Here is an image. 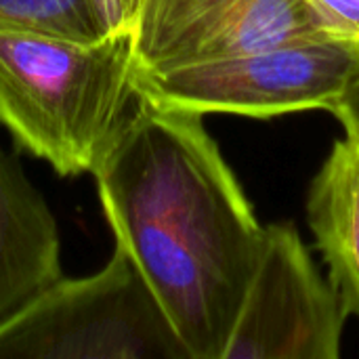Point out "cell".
Returning a JSON list of instances; mask_svg holds the SVG:
<instances>
[{"label": "cell", "instance_id": "6da1fadb", "mask_svg": "<svg viewBox=\"0 0 359 359\" xmlns=\"http://www.w3.org/2000/svg\"><path fill=\"white\" fill-rule=\"evenodd\" d=\"M200 114L137 97L90 172L114 240L191 359H223L263 231Z\"/></svg>", "mask_w": 359, "mask_h": 359}, {"label": "cell", "instance_id": "7a4b0ae2", "mask_svg": "<svg viewBox=\"0 0 359 359\" xmlns=\"http://www.w3.org/2000/svg\"><path fill=\"white\" fill-rule=\"evenodd\" d=\"M133 29L74 40L0 29V126L59 177L93 172L137 103Z\"/></svg>", "mask_w": 359, "mask_h": 359}, {"label": "cell", "instance_id": "3957f363", "mask_svg": "<svg viewBox=\"0 0 359 359\" xmlns=\"http://www.w3.org/2000/svg\"><path fill=\"white\" fill-rule=\"evenodd\" d=\"M191 359L154 290L116 244L93 276L61 278L0 324V359Z\"/></svg>", "mask_w": 359, "mask_h": 359}, {"label": "cell", "instance_id": "277c9868", "mask_svg": "<svg viewBox=\"0 0 359 359\" xmlns=\"http://www.w3.org/2000/svg\"><path fill=\"white\" fill-rule=\"evenodd\" d=\"M359 74V57L330 40H301L162 72H135L147 101L191 114L273 118L334 111Z\"/></svg>", "mask_w": 359, "mask_h": 359}, {"label": "cell", "instance_id": "5b68a950", "mask_svg": "<svg viewBox=\"0 0 359 359\" xmlns=\"http://www.w3.org/2000/svg\"><path fill=\"white\" fill-rule=\"evenodd\" d=\"M347 316L299 231L269 225L223 359H339Z\"/></svg>", "mask_w": 359, "mask_h": 359}, {"label": "cell", "instance_id": "8992f818", "mask_svg": "<svg viewBox=\"0 0 359 359\" xmlns=\"http://www.w3.org/2000/svg\"><path fill=\"white\" fill-rule=\"evenodd\" d=\"M326 40L305 0H141L133 19L139 72Z\"/></svg>", "mask_w": 359, "mask_h": 359}, {"label": "cell", "instance_id": "52a82bcc", "mask_svg": "<svg viewBox=\"0 0 359 359\" xmlns=\"http://www.w3.org/2000/svg\"><path fill=\"white\" fill-rule=\"evenodd\" d=\"M63 278L55 215L0 145V324Z\"/></svg>", "mask_w": 359, "mask_h": 359}, {"label": "cell", "instance_id": "ba28073f", "mask_svg": "<svg viewBox=\"0 0 359 359\" xmlns=\"http://www.w3.org/2000/svg\"><path fill=\"white\" fill-rule=\"evenodd\" d=\"M307 221L328 263V280L359 318V137L339 139L311 181Z\"/></svg>", "mask_w": 359, "mask_h": 359}, {"label": "cell", "instance_id": "9c48e42d", "mask_svg": "<svg viewBox=\"0 0 359 359\" xmlns=\"http://www.w3.org/2000/svg\"><path fill=\"white\" fill-rule=\"evenodd\" d=\"M0 29H29L84 42L107 36L93 0H0Z\"/></svg>", "mask_w": 359, "mask_h": 359}, {"label": "cell", "instance_id": "30bf717a", "mask_svg": "<svg viewBox=\"0 0 359 359\" xmlns=\"http://www.w3.org/2000/svg\"><path fill=\"white\" fill-rule=\"evenodd\" d=\"M313 27L359 57V0H305Z\"/></svg>", "mask_w": 359, "mask_h": 359}, {"label": "cell", "instance_id": "8fae6325", "mask_svg": "<svg viewBox=\"0 0 359 359\" xmlns=\"http://www.w3.org/2000/svg\"><path fill=\"white\" fill-rule=\"evenodd\" d=\"M107 34L133 29V15L126 0H93Z\"/></svg>", "mask_w": 359, "mask_h": 359}, {"label": "cell", "instance_id": "7c38bea8", "mask_svg": "<svg viewBox=\"0 0 359 359\" xmlns=\"http://www.w3.org/2000/svg\"><path fill=\"white\" fill-rule=\"evenodd\" d=\"M345 126V133L359 137V74L345 90L337 109L332 111Z\"/></svg>", "mask_w": 359, "mask_h": 359}, {"label": "cell", "instance_id": "4fadbf2b", "mask_svg": "<svg viewBox=\"0 0 359 359\" xmlns=\"http://www.w3.org/2000/svg\"><path fill=\"white\" fill-rule=\"evenodd\" d=\"M128 2V8H130V15H133V19H135V15H137V11H139V6H141V0H126Z\"/></svg>", "mask_w": 359, "mask_h": 359}]
</instances>
